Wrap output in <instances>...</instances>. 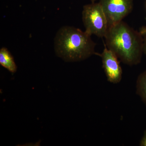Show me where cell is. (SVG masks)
<instances>
[{
  "label": "cell",
  "mask_w": 146,
  "mask_h": 146,
  "mask_svg": "<svg viewBox=\"0 0 146 146\" xmlns=\"http://www.w3.org/2000/svg\"><path fill=\"white\" fill-rule=\"evenodd\" d=\"M104 38L105 45L123 63L132 66L141 63L143 44L139 31L122 21L109 27Z\"/></svg>",
  "instance_id": "cell-1"
},
{
  "label": "cell",
  "mask_w": 146,
  "mask_h": 146,
  "mask_svg": "<svg viewBox=\"0 0 146 146\" xmlns=\"http://www.w3.org/2000/svg\"><path fill=\"white\" fill-rule=\"evenodd\" d=\"M91 36L75 27H62L54 37L56 54L67 62H79L97 55L95 52L96 44Z\"/></svg>",
  "instance_id": "cell-2"
},
{
  "label": "cell",
  "mask_w": 146,
  "mask_h": 146,
  "mask_svg": "<svg viewBox=\"0 0 146 146\" xmlns=\"http://www.w3.org/2000/svg\"><path fill=\"white\" fill-rule=\"evenodd\" d=\"M82 20L85 31L90 35L103 38L109 28L107 17L99 3L84 6Z\"/></svg>",
  "instance_id": "cell-3"
},
{
  "label": "cell",
  "mask_w": 146,
  "mask_h": 146,
  "mask_svg": "<svg viewBox=\"0 0 146 146\" xmlns=\"http://www.w3.org/2000/svg\"><path fill=\"white\" fill-rule=\"evenodd\" d=\"M107 17L109 27L117 23L130 14L133 0H99Z\"/></svg>",
  "instance_id": "cell-4"
},
{
  "label": "cell",
  "mask_w": 146,
  "mask_h": 146,
  "mask_svg": "<svg viewBox=\"0 0 146 146\" xmlns=\"http://www.w3.org/2000/svg\"><path fill=\"white\" fill-rule=\"evenodd\" d=\"M102 58V68L107 80L110 83H119L122 78L123 71L118 58L105 45L101 54H97Z\"/></svg>",
  "instance_id": "cell-5"
},
{
  "label": "cell",
  "mask_w": 146,
  "mask_h": 146,
  "mask_svg": "<svg viewBox=\"0 0 146 146\" xmlns=\"http://www.w3.org/2000/svg\"><path fill=\"white\" fill-rule=\"evenodd\" d=\"M0 64L11 73H14L17 71V65L14 58L5 47H3L0 49Z\"/></svg>",
  "instance_id": "cell-6"
},
{
  "label": "cell",
  "mask_w": 146,
  "mask_h": 146,
  "mask_svg": "<svg viewBox=\"0 0 146 146\" xmlns=\"http://www.w3.org/2000/svg\"><path fill=\"white\" fill-rule=\"evenodd\" d=\"M136 93L146 106V70L138 77L136 82Z\"/></svg>",
  "instance_id": "cell-7"
},
{
  "label": "cell",
  "mask_w": 146,
  "mask_h": 146,
  "mask_svg": "<svg viewBox=\"0 0 146 146\" xmlns=\"http://www.w3.org/2000/svg\"><path fill=\"white\" fill-rule=\"evenodd\" d=\"M139 31L143 38V53L146 55V26L142 27Z\"/></svg>",
  "instance_id": "cell-8"
},
{
  "label": "cell",
  "mask_w": 146,
  "mask_h": 146,
  "mask_svg": "<svg viewBox=\"0 0 146 146\" xmlns=\"http://www.w3.org/2000/svg\"><path fill=\"white\" fill-rule=\"evenodd\" d=\"M139 145L141 146H146V130L144 131L143 136L141 138L140 141Z\"/></svg>",
  "instance_id": "cell-9"
},
{
  "label": "cell",
  "mask_w": 146,
  "mask_h": 146,
  "mask_svg": "<svg viewBox=\"0 0 146 146\" xmlns=\"http://www.w3.org/2000/svg\"><path fill=\"white\" fill-rule=\"evenodd\" d=\"M91 1V2H95L96 1H98V0H90Z\"/></svg>",
  "instance_id": "cell-10"
}]
</instances>
